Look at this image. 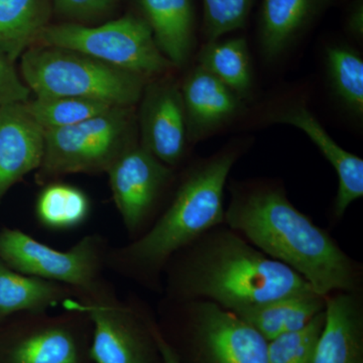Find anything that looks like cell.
I'll return each instance as SVG.
<instances>
[{
	"mask_svg": "<svg viewBox=\"0 0 363 363\" xmlns=\"http://www.w3.org/2000/svg\"><path fill=\"white\" fill-rule=\"evenodd\" d=\"M90 213L91 202L84 191L61 182L45 184L35 201V218L50 230L77 228L87 221Z\"/></svg>",
	"mask_w": 363,
	"mask_h": 363,
	"instance_id": "cell-23",
	"label": "cell"
},
{
	"mask_svg": "<svg viewBox=\"0 0 363 363\" xmlns=\"http://www.w3.org/2000/svg\"><path fill=\"white\" fill-rule=\"evenodd\" d=\"M325 66L332 93L345 111L353 116H363V59L352 47L328 45Z\"/></svg>",
	"mask_w": 363,
	"mask_h": 363,
	"instance_id": "cell-24",
	"label": "cell"
},
{
	"mask_svg": "<svg viewBox=\"0 0 363 363\" xmlns=\"http://www.w3.org/2000/svg\"><path fill=\"white\" fill-rule=\"evenodd\" d=\"M30 92L18 75L13 62L0 52V107L26 102Z\"/></svg>",
	"mask_w": 363,
	"mask_h": 363,
	"instance_id": "cell-28",
	"label": "cell"
},
{
	"mask_svg": "<svg viewBox=\"0 0 363 363\" xmlns=\"http://www.w3.org/2000/svg\"><path fill=\"white\" fill-rule=\"evenodd\" d=\"M52 0H0V52L13 63L50 25Z\"/></svg>",
	"mask_w": 363,
	"mask_h": 363,
	"instance_id": "cell-21",
	"label": "cell"
},
{
	"mask_svg": "<svg viewBox=\"0 0 363 363\" xmlns=\"http://www.w3.org/2000/svg\"><path fill=\"white\" fill-rule=\"evenodd\" d=\"M44 131L23 104L0 107V200L44 157Z\"/></svg>",
	"mask_w": 363,
	"mask_h": 363,
	"instance_id": "cell-15",
	"label": "cell"
},
{
	"mask_svg": "<svg viewBox=\"0 0 363 363\" xmlns=\"http://www.w3.org/2000/svg\"><path fill=\"white\" fill-rule=\"evenodd\" d=\"M26 111L43 131L75 125L104 113L116 105L70 96H35L25 102Z\"/></svg>",
	"mask_w": 363,
	"mask_h": 363,
	"instance_id": "cell-25",
	"label": "cell"
},
{
	"mask_svg": "<svg viewBox=\"0 0 363 363\" xmlns=\"http://www.w3.org/2000/svg\"><path fill=\"white\" fill-rule=\"evenodd\" d=\"M245 149V143L236 140L189 168L152 225L136 240L111 247L106 269L162 294L169 260L203 234L225 224L224 190Z\"/></svg>",
	"mask_w": 363,
	"mask_h": 363,
	"instance_id": "cell-3",
	"label": "cell"
},
{
	"mask_svg": "<svg viewBox=\"0 0 363 363\" xmlns=\"http://www.w3.org/2000/svg\"><path fill=\"white\" fill-rule=\"evenodd\" d=\"M189 142L206 138L234 121L245 101L209 72L196 65L180 86Z\"/></svg>",
	"mask_w": 363,
	"mask_h": 363,
	"instance_id": "cell-14",
	"label": "cell"
},
{
	"mask_svg": "<svg viewBox=\"0 0 363 363\" xmlns=\"http://www.w3.org/2000/svg\"><path fill=\"white\" fill-rule=\"evenodd\" d=\"M111 245L100 234H89L73 247L59 250L18 229L0 230V259L14 271L75 289L80 298L109 285L104 277Z\"/></svg>",
	"mask_w": 363,
	"mask_h": 363,
	"instance_id": "cell-9",
	"label": "cell"
},
{
	"mask_svg": "<svg viewBox=\"0 0 363 363\" xmlns=\"http://www.w3.org/2000/svg\"><path fill=\"white\" fill-rule=\"evenodd\" d=\"M332 0H262L259 16L260 52L279 59L331 6Z\"/></svg>",
	"mask_w": 363,
	"mask_h": 363,
	"instance_id": "cell-17",
	"label": "cell"
},
{
	"mask_svg": "<svg viewBox=\"0 0 363 363\" xmlns=\"http://www.w3.org/2000/svg\"><path fill=\"white\" fill-rule=\"evenodd\" d=\"M106 174L124 228L130 240H136L161 213L175 172L136 142L112 162Z\"/></svg>",
	"mask_w": 363,
	"mask_h": 363,
	"instance_id": "cell-11",
	"label": "cell"
},
{
	"mask_svg": "<svg viewBox=\"0 0 363 363\" xmlns=\"http://www.w3.org/2000/svg\"><path fill=\"white\" fill-rule=\"evenodd\" d=\"M326 307V298L313 289L291 294L235 313L267 341L298 330Z\"/></svg>",
	"mask_w": 363,
	"mask_h": 363,
	"instance_id": "cell-20",
	"label": "cell"
},
{
	"mask_svg": "<svg viewBox=\"0 0 363 363\" xmlns=\"http://www.w3.org/2000/svg\"><path fill=\"white\" fill-rule=\"evenodd\" d=\"M325 298V323L312 363H363L362 290L338 291Z\"/></svg>",
	"mask_w": 363,
	"mask_h": 363,
	"instance_id": "cell-16",
	"label": "cell"
},
{
	"mask_svg": "<svg viewBox=\"0 0 363 363\" xmlns=\"http://www.w3.org/2000/svg\"><path fill=\"white\" fill-rule=\"evenodd\" d=\"M35 45L82 52L147 79L175 68L160 51L150 26L138 14H126L98 26L50 23Z\"/></svg>",
	"mask_w": 363,
	"mask_h": 363,
	"instance_id": "cell-8",
	"label": "cell"
},
{
	"mask_svg": "<svg viewBox=\"0 0 363 363\" xmlns=\"http://www.w3.org/2000/svg\"><path fill=\"white\" fill-rule=\"evenodd\" d=\"M255 0H203V33L206 42L245 28Z\"/></svg>",
	"mask_w": 363,
	"mask_h": 363,
	"instance_id": "cell-27",
	"label": "cell"
},
{
	"mask_svg": "<svg viewBox=\"0 0 363 363\" xmlns=\"http://www.w3.org/2000/svg\"><path fill=\"white\" fill-rule=\"evenodd\" d=\"M0 335V363H93L84 313H23Z\"/></svg>",
	"mask_w": 363,
	"mask_h": 363,
	"instance_id": "cell-10",
	"label": "cell"
},
{
	"mask_svg": "<svg viewBox=\"0 0 363 363\" xmlns=\"http://www.w3.org/2000/svg\"><path fill=\"white\" fill-rule=\"evenodd\" d=\"M138 125L140 143L159 161L174 169L183 162L190 142L180 85L173 79L147 83Z\"/></svg>",
	"mask_w": 363,
	"mask_h": 363,
	"instance_id": "cell-12",
	"label": "cell"
},
{
	"mask_svg": "<svg viewBox=\"0 0 363 363\" xmlns=\"http://www.w3.org/2000/svg\"><path fill=\"white\" fill-rule=\"evenodd\" d=\"M21 78L35 96H70L133 107L147 79L87 55L33 45L21 57Z\"/></svg>",
	"mask_w": 363,
	"mask_h": 363,
	"instance_id": "cell-4",
	"label": "cell"
},
{
	"mask_svg": "<svg viewBox=\"0 0 363 363\" xmlns=\"http://www.w3.org/2000/svg\"><path fill=\"white\" fill-rule=\"evenodd\" d=\"M79 298L71 286L14 271L0 259V322L23 313L49 312Z\"/></svg>",
	"mask_w": 363,
	"mask_h": 363,
	"instance_id": "cell-19",
	"label": "cell"
},
{
	"mask_svg": "<svg viewBox=\"0 0 363 363\" xmlns=\"http://www.w3.org/2000/svg\"><path fill=\"white\" fill-rule=\"evenodd\" d=\"M312 286L226 224L203 234L169 260L162 298L207 301L233 313Z\"/></svg>",
	"mask_w": 363,
	"mask_h": 363,
	"instance_id": "cell-2",
	"label": "cell"
},
{
	"mask_svg": "<svg viewBox=\"0 0 363 363\" xmlns=\"http://www.w3.org/2000/svg\"><path fill=\"white\" fill-rule=\"evenodd\" d=\"M133 107L114 106L75 125L44 131L43 185L70 174L106 173L112 162L138 142Z\"/></svg>",
	"mask_w": 363,
	"mask_h": 363,
	"instance_id": "cell-6",
	"label": "cell"
},
{
	"mask_svg": "<svg viewBox=\"0 0 363 363\" xmlns=\"http://www.w3.org/2000/svg\"><path fill=\"white\" fill-rule=\"evenodd\" d=\"M225 224L248 242L300 274L320 295L362 290V272L331 234L271 182L233 183Z\"/></svg>",
	"mask_w": 363,
	"mask_h": 363,
	"instance_id": "cell-1",
	"label": "cell"
},
{
	"mask_svg": "<svg viewBox=\"0 0 363 363\" xmlns=\"http://www.w3.org/2000/svg\"><path fill=\"white\" fill-rule=\"evenodd\" d=\"M106 1L108 2L109 6L112 7L116 4L117 0H106Z\"/></svg>",
	"mask_w": 363,
	"mask_h": 363,
	"instance_id": "cell-32",
	"label": "cell"
},
{
	"mask_svg": "<svg viewBox=\"0 0 363 363\" xmlns=\"http://www.w3.org/2000/svg\"><path fill=\"white\" fill-rule=\"evenodd\" d=\"M161 317L195 363H267V340L235 313L207 301L162 298Z\"/></svg>",
	"mask_w": 363,
	"mask_h": 363,
	"instance_id": "cell-5",
	"label": "cell"
},
{
	"mask_svg": "<svg viewBox=\"0 0 363 363\" xmlns=\"http://www.w3.org/2000/svg\"><path fill=\"white\" fill-rule=\"evenodd\" d=\"M346 30L348 33L357 40H363V0H353L347 16H346Z\"/></svg>",
	"mask_w": 363,
	"mask_h": 363,
	"instance_id": "cell-30",
	"label": "cell"
},
{
	"mask_svg": "<svg viewBox=\"0 0 363 363\" xmlns=\"http://www.w3.org/2000/svg\"><path fill=\"white\" fill-rule=\"evenodd\" d=\"M272 123H285L302 130L314 143L338 177V189L332 207V219L340 220L363 196V160L341 147L304 104H294L271 116Z\"/></svg>",
	"mask_w": 363,
	"mask_h": 363,
	"instance_id": "cell-13",
	"label": "cell"
},
{
	"mask_svg": "<svg viewBox=\"0 0 363 363\" xmlns=\"http://www.w3.org/2000/svg\"><path fill=\"white\" fill-rule=\"evenodd\" d=\"M52 9L62 18L79 23L104 16L111 6L106 0H52Z\"/></svg>",
	"mask_w": 363,
	"mask_h": 363,
	"instance_id": "cell-29",
	"label": "cell"
},
{
	"mask_svg": "<svg viewBox=\"0 0 363 363\" xmlns=\"http://www.w3.org/2000/svg\"><path fill=\"white\" fill-rule=\"evenodd\" d=\"M63 309L89 318L93 363H164L154 335L156 319L138 298L121 300L109 285L90 297L68 301Z\"/></svg>",
	"mask_w": 363,
	"mask_h": 363,
	"instance_id": "cell-7",
	"label": "cell"
},
{
	"mask_svg": "<svg viewBox=\"0 0 363 363\" xmlns=\"http://www.w3.org/2000/svg\"><path fill=\"white\" fill-rule=\"evenodd\" d=\"M135 4L162 55L177 68L187 64L195 45L194 1L135 0Z\"/></svg>",
	"mask_w": 363,
	"mask_h": 363,
	"instance_id": "cell-18",
	"label": "cell"
},
{
	"mask_svg": "<svg viewBox=\"0 0 363 363\" xmlns=\"http://www.w3.org/2000/svg\"><path fill=\"white\" fill-rule=\"evenodd\" d=\"M197 60L198 66L218 79L243 101L250 97L253 72L250 50L245 38L206 42Z\"/></svg>",
	"mask_w": 363,
	"mask_h": 363,
	"instance_id": "cell-22",
	"label": "cell"
},
{
	"mask_svg": "<svg viewBox=\"0 0 363 363\" xmlns=\"http://www.w3.org/2000/svg\"><path fill=\"white\" fill-rule=\"evenodd\" d=\"M325 323V310L298 330L267 341V363H312Z\"/></svg>",
	"mask_w": 363,
	"mask_h": 363,
	"instance_id": "cell-26",
	"label": "cell"
},
{
	"mask_svg": "<svg viewBox=\"0 0 363 363\" xmlns=\"http://www.w3.org/2000/svg\"><path fill=\"white\" fill-rule=\"evenodd\" d=\"M154 335L155 339H156L157 348H159L160 353H161L162 362L182 363L180 358H179L178 354L176 353V351L174 350L171 344H169L168 341H167V339L164 338V336L162 335L161 329H160L157 321L154 326Z\"/></svg>",
	"mask_w": 363,
	"mask_h": 363,
	"instance_id": "cell-31",
	"label": "cell"
}]
</instances>
